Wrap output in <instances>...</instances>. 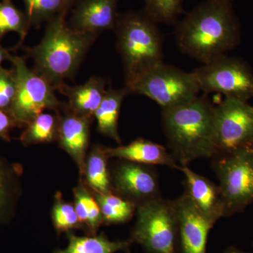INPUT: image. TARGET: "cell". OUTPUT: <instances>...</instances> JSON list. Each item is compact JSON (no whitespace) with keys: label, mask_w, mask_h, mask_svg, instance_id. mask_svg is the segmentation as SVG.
Segmentation results:
<instances>
[{"label":"cell","mask_w":253,"mask_h":253,"mask_svg":"<svg viewBox=\"0 0 253 253\" xmlns=\"http://www.w3.org/2000/svg\"><path fill=\"white\" fill-rule=\"evenodd\" d=\"M239 26L229 1L206 0L175 23L174 36L181 52L207 63L236 44Z\"/></svg>","instance_id":"6da1fadb"},{"label":"cell","mask_w":253,"mask_h":253,"mask_svg":"<svg viewBox=\"0 0 253 253\" xmlns=\"http://www.w3.org/2000/svg\"><path fill=\"white\" fill-rule=\"evenodd\" d=\"M214 106L205 96L162 109L163 131L171 155L180 166L216 154Z\"/></svg>","instance_id":"7a4b0ae2"},{"label":"cell","mask_w":253,"mask_h":253,"mask_svg":"<svg viewBox=\"0 0 253 253\" xmlns=\"http://www.w3.org/2000/svg\"><path fill=\"white\" fill-rule=\"evenodd\" d=\"M66 14L47 22L41 42L25 47L26 56L34 61V71L56 88L66 78L73 79L89 48L98 37L73 31L66 21Z\"/></svg>","instance_id":"3957f363"},{"label":"cell","mask_w":253,"mask_h":253,"mask_svg":"<svg viewBox=\"0 0 253 253\" xmlns=\"http://www.w3.org/2000/svg\"><path fill=\"white\" fill-rule=\"evenodd\" d=\"M114 31L122 58L125 86L128 88L163 62L162 34L158 23L144 10L119 13Z\"/></svg>","instance_id":"277c9868"},{"label":"cell","mask_w":253,"mask_h":253,"mask_svg":"<svg viewBox=\"0 0 253 253\" xmlns=\"http://www.w3.org/2000/svg\"><path fill=\"white\" fill-rule=\"evenodd\" d=\"M136 221L131 240L146 253H177L179 245L177 213L174 201L162 197L136 206Z\"/></svg>","instance_id":"5b68a950"},{"label":"cell","mask_w":253,"mask_h":253,"mask_svg":"<svg viewBox=\"0 0 253 253\" xmlns=\"http://www.w3.org/2000/svg\"><path fill=\"white\" fill-rule=\"evenodd\" d=\"M219 179L224 217L242 212L253 203V146L212 158Z\"/></svg>","instance_id":"8992f818"},{"label":"cell","mask_w":253,"mask_h":253,"mask_svg":"<svg viewBox=\"0 0 253 253\" xmlns=\"http://www.w3.org/2000/svg\"><path fill=\"white\" fill-rule=\"evenodd\" d=\"M16 81V92L9 113L17 127H26L45 110L57 112L63 103L44 78L28 67L26 57L11 55Z\"/></svg>","instance_id":"52a82bcc"},{"label":"cell","mask_w":253,"mask_h":253,"mask_svg":"<svg viewBox=\"0 0 253 253\" xmlns=\"http://www.w3.org/2000/svg\"><path fill=\"white\" fill-rule=\"evenodd\" d=\"M130 94L143 95L162 109L181 106L199 96L201 91L194 73L161 63L126 88Z\"/></svg>","instance_id":"ba28073f"},{"label":"cell","mask_w":253,"mask_h":253,"mask_svg":"<svg viewBox=\"0 0 253 253\" xmlns=\"http://www.w3.org/2000/svg\"><path fill=\"white\" fill-rule=\"evenodd\" d=\"M201 91L246 101L253 96V76L237 59L219 56L193 71Z\"/></svg>","instance_id":"9c48e42d"},{"label":"cell","mask_w":253,"mask_h":253,"mask_svg":"<svg viewBox=\"0 0 253 253\" xmlns=\"http://www.w3.org/2000/svg\"><path fill=\"white\" fill-rule=\"evenodd\" d=\"M214 115L215 156L253 146V106L226 98L214 106Z\"/></svg>","instance_id":"30bf717a"},{"label":"cell","mask_w":253,"mask_h":253,"mask_svg":"<svg viewBox=\"0 0 253 253\" xmlns=\"http://www.w3.org/2000/svg\"><path fill=\"white\" fill-rule=\"evenodd\" d=\"M118 160L110 167L113 194L136 206L161 197L154 166Z\"/></svg>","instance_id":"8fae6325"},{"label":"cell","mask_w":253,"mask_h":253,"mask_svg":"<svg viewBox=\"0 0 253 253\" xmlns=\"http://www.w3.org/2000/svg\"><path fill=\"white\" fill-rule=\"evenodd\" d=\"M181 253H206L208 234L215 221L200 212L185 194L174 200Z\"/></svg>","instance_id":"7c38bea8"},{"label":"cell","mask_w":253,"mask_h":253,"mask_svg":"<svg viewBox=\"0 0 253 253\" xmlns=\"http://www.w3.org/2000/svg\"><path fill=\"white\" fill-rule=\"evenodd\" d=\"M57 142L77 165L80 176L84 171L90 140V126L93 121L73 113L63 103L59 111Z\"/></svg>","instance_id":"4fadbf2b"},{"label":"cell","mask_w":253,"mask_h":253,"mask_svg":"<svg viewBox=\"0 0 253 253\" xmlns=\"http://www.w3.org/2000/svg\"><path fill=\"white\" fill-rule=\"evenodd\" d=\"M120 0H78L68 26L73 31L98 37L116 27Z\"/></svg>","instance_id":"5bb4252c"},{"label":"cell","mask_w":253,"mask_h":253,"mask_svg":"<svg viewBox=\"0 0 253 253\" xmlns=\"http://www.w3.org/2000/svg\"><path fill=\"white\" fill-rule=\"evenodd\" d=\"M184 176V194L206 217L217 221L224 217V208L219 185L195 172L188 166H179Z\"/></svg>","instance_id":"9a60e30c"},{"label":"cell","mask_w":253,"mask_h":253,"mask_svg":"<svg viewBox=\"0 0 253 253\" xmlns=\"http://www.w3.org/2000/svg\"><path fill=\"white\" fill-rule=\"evenodd\" d=\"M106 86V80L94 76L81 85L71 86L63 83L56 91L68 98L66 104L73 113L94 121L95 113L107 90Z\"/></svg>","instance_id":"2e32d148"},{"label":"cell","mask_w":253,"mask_h":253,"mask_svg":"<svg viewBox=\"0 0 253 253\" xmlns=\"http://www.w3.org/2000/svg\"><path fill=\"white\" fill-rule=\"evenodd\" d=\"M109 158H116L147 166H167L179 169V166L170 153L162 145L138 138L130 144L116 148L106 147Z\"/></svg>","instance_id":"e0dca14e"},{"label":"cell","mask_w":253,"mask_h":253,"mask_svg":"<svg viewBox=\"0 0 253 253\" xmlns=\"http://www.w3.org/2000/svg\"><path fill=\"white\" fill-rule=\"evenodd\" d=\"M23 167L0 157V224H8L16 213L22 193Z\"/></svg>","instance_id":"ac0fdd59"},{"label":"cell","mask_w":253,"mask_h":253,"mask_svg":"<svg viewBox=\"0 0 253 253\" xmlns=\"http://www.w3.org/2000/svg\"><path fill=\"white\" fill-rule=\"evenodd\" d=\"M129 94L126 86L120 89L110 87L106 90L94 114L97 123V131L119 144H121L122 141L118 131V120L123 101Z\"/></svg>","instance_id":"d6986e66"},{"label":"cell","mask_w":253,"mask_h":253,"mask_svg":"<svg viewBox=\"0 0 253 253\" xmlns=\"http://www.w3.org/2000/svg\"><path fill=\"white\" fill-rule=\"evenodd\" d=\"M109 158L106 146L102 145H94L86 155L84 171L80 178L94 192L113 193Z\"/></svg>","instance_id":"ffe728a7"},{"label":"cell","mask_w":253,"mask_h":253,"mask_svg":"<svg viewBox=\"0 0 253 253\" xmlns=\"http://www.w3.org/2000/svg\"><path fill=\"white\" fill-rule=\"evenodd\" d=\"M67 236V247L57 250L52 253H116L119 251L128 253L133 243L131 239L111 241L104 234L78 236L72 231H69Z\"/></svg>","instance_id":"44dd1931"},{"label":"cell","mask_w":253,"mask_h":253,"mask_svg":"<svg viewBox=\"0 0 253 253\" xmlns=\"http://www.w3.org/2000/svg\"><path fill=\"white\" fill-rule=\"evenodd\" d=\"M73 196L75 208L83 230L87 235H96L100 226L103 224L102 214L94 195L81 178L73 189Z\"/></svg>","instance_id":"7402d4cb"},{"label":"cell","mask_w":253,"mask_h":253,"mask_svg":"<svg viewBox=\"0 0 253 253\" xmlns=\"http://www.w3.org/2000/svg\"><path fill=\"white\" fill-rule=\"evenodd\" d=\"M59 126L58 112L41 113L26 126L20 141L24 146L57 141Z\"/></svg>","instance_id":"603a6c76"},{"label":"cell","mask_w":253,"mask_h":253,"mask_svg":"<svg viewBox=\"0 0 253 253\" xmlns=\"http://www.w3.org/2000/svg\"><path fill=\"white\" fill-rule=\"evenodd\" d=\"M78 0H23L30 28H39L44 22L67 15Z\"/></svg>","instance_id":"cb8c5ba5"},{"label":"cell","mask_w":253,"mask_h":253,"mask_svg":"<svg viewBox=\"0 0 253 253\" xmlns=\"http://www.w3.org/2000/svg\"><path fill=\"white\" fill-rule=\"evenodd\" d=\"M91 192L101 209L103 224H124L130 220L136 213L135 204L113 193L101 194L92 191Z\"/></svg>","instance_id":"d4e9b609"},{"label":"cell","mask_w":253,"mask_h":253,"mask_svg":"<svg viewBox=\"0 0 253 253\" xmlns=\"http://www.w3.org/2000/svg\"><path fill=\"white\" fill-rule=\"evenodd\" d=\"M51 219L58 234L68 233L73 229H83L74 205L65 201L61 192L55 194Z\"/></svg>","instance_id":"484cf974"},{"label":"cell","mask_w":253,"mask_h":253,"mask_svg":"<svg viewBox=\"0 0 253 253\" xmlns=\"http://www.w3.org/2000/svg\"><path fill=\"white\" fill-rule=\"evenodd\" d=\"M30 26L26 14L15 6L11 1L0 2V41L9 32L19 35L23 41L27 36Z\"/></svg>","instance_id":"4316f807"},{"label":"cell","mask_w":253,"mask_h":253,"mask_svg":"<svg viewBox=\"0 0 253 253\" xmlns=\"http://www.w3.org/2000/svg\"><path fill=\"white\" fill-rule=\"evenodd\" d=\"M144 11L157 23L175 24L184 12V0H144Z\"/></svg>","instance_id":"83f0119b"},{"label":"cell","mask_w":253,"mask_h":253,"mask_svg":"<svg viewBox=\"0 0 253 253\" xmlns=\"http://www.w3.org/2000/svg\"><path fill=\"white\" fill-rule=\"evenodd\" d=\"M16 92V81L13 68L0 70V109L9 113Z\"/></svg>","instance_id":"f1b7e54d"},{"label":"cell","mask_w":253,"mask_h":253,"mask_svg":"<svg viewBox=\"0 0 253 253\" xmlns=\"http://www.w3.org/2000/svg\"><path fill=\"white\" fill-rule=\"evenodd\" d=\"M16 126V123L9 113L0 109V139L11 141L10 131Z\"/></svg>","instance_id":"f546056e"},{"label":"cell","mask_w":253,"mask_h":253,"mask_svg":"<svg viewBox=\"0 0 253 253\" xmlns=\"http://www.w3.org/2000/svg\"><path fill=\"white\" fill-rule=\"evenodd\" d=\"M11 55L9 50L5 49V48L3 47V46L1 45V44H0V70L3 68L2 66H1L2 63L4 62L5 60H9Z\"/></svg>","instance_id":"4dcf8cb0"},{"label":"cell","mask_w":253,"mask_h":253,"mask_svg":"<svg viewBox=\"0 0 253 253\" xmlns=\"http://www.w3.org/2000/svg\"><path fill=\"white\" fill-rule=\"evenodd\" d=\"M224 253H253L249 252H244V251H241V250L236 249L234 247H229L225 250Z\"/></svg>","instance_id":"1f68e13d"},{"label":"cell","mask_w":253,"mask_h":253,"mask_svg":"<svg viewBox=\"0 0 253 253\" xmlns=\"http://www.w3.org/2000/svg\"><path fill=\"white\" fill-rule=\"evenodd\" d=\"M220 1H229V2H231V0H220Z\"/></svg>","instance_id":"d6a6232c"},{"label":"cell","mask_w":253,"mask_h":253,"mask_svg":"<svg viewBox=\"0 0 253 253\" xmlns=\"http://www.w3.org/2000/svg\"><path fill=\"white\" fill-rule=\"evenodd\" d=\"M4 1H11V0H4Z\"/></svg>","instance_id":"836d02e7"}]
</instances>
